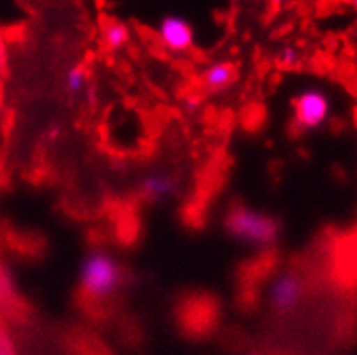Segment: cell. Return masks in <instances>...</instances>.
<instances>
[{"mask_svg":"<svg viewBox=\"0 0 357 355\" xmlns=\"http://www.w3.org/2000/svg\"><path fill=\"white\" fill-rule=\"evenodd\" d=\"M123 266L105 250H91L80 263V292L93 301H107L123 285Z\"/></svg>","mask_w":357,"mask_h":355,"instance_id":"6da1fadb","label":"cell"},{"mask_svg":"<svg viewBox=\"0 0 357 355\" xmlns=\"http://www.w3.org/2000/svg\"><path fill=\"white\" fill-rule=\"evenodd\" d=\"M222 226L233 240L248 246H271L281 233V222L275 217L242 204L231 206L224 213Z\"/></svg>","mask_w":357,"mask_h":355,"instance_id":"7a4b0ae2","label":"cell"},{"mask_svg":"<svg viewBox=\"0 0 357 355\" xmlns=\"http://www.w3.org/2000/svg\"><path fill=\"white\" fill-rule=\"evenodd\" d=\"M291 123L297 132H314L329 121L331 100L322 89L307 87L291 100Z\"/></svg>","mask_w":357,"mask_h":355,"instance_id":"3957f363","label":"cell"},{"mask_svg":"<svg viewBox=\"0 0 357 355\" xmlns=\"http://www.w3.org/2000/svg\"><path fill=\"white\" fill-rule=\"evenodd\" d=\"M304 295V286L301 278L291 270H283L272 279L268 286V305L279 315H287L297 309Z\"/></svg>","mask_w":357,"mask_h":355,"instance_id":"277c9868","label":"cell"},{"mask_svg":"<svg viewBox=\"0 0 357 355\" xmlns=\"http://www.w3.org/2000/svg\"><path fill=\"white\" fill-rule=\"evenodd\" d=\"M158 38L171 52H187L194 45V31L181 16H165L158 25Z\"/></svg>","mask_w":357,"mask_h":355,"instance_id":"5b68a950","label":"cell"},{"mask_svg":"<svg viewBox=\"0 0 357 355\" xmlns=\"http://www.w3.org/2000/svg\"><path fill=\"white\" fill-rule=\"evenodd\" d=\"M141 197L148 203H158V201L169 199L171 195L178 192V180L167 172H151L144 176L139 185Z\"/></svg>","mask_w":357,"mask_h":355,"instance_id":"8992f818","label":"cell"},{"mask_svg":"<svg viewBox=\"0 0 357 355\" xmlns=\"http://www.w3.org/2000/svg\"><path fill=\"white\" fill-rule=\"evenodd\" d=\"M236 78H238V71L235 64L229 61H217L203 71L201 86L208 93H220V91L229 89L236 82Z\"/></svg>","mask_w":357,"mask_h":355,"instance_id":"52a82bcc","label":"cell"},{"mask_svg":"<svg viewBox=\"0 0 357 355\" xmlns=\"http://www.w3.org/2000/svg\"><path fill=\"white\" fill-rule=\"evenodd\" d=\"M102 39L109 50H119V48H123L126 43H128L130 31L125 24L112 20V22L103 25Z\"/></svg>","mask_w":357,"mask_h":355,"instance_id":"ba28073f","label":"cell"},{"mask_svg":"<svg viewBox=\"0 0 357 355\" xmlns=\"http://www.w3.org/2000/svg\"><path fill=\"white\" fill-rule=\"evenodd\" d=\"M64 86H66L68 93L70 94H82L87 87V73L84 70L82 64H77V66L70 68L64 78Z\"/></svg>","mask_w":357,"mask_h":355,"instance_id":"9c48e42d","label":"cell"},{"mask_svg":"<svg viewBox=\"0 0 357 355\" xmlns=\"http://www.w3.org/2000/svg\"><path fill=\"white\" fill-rule=\"evenodd\" d=\"M278 63L283 68H294L298 63V52L294 47H284L283 50L279 52Z\"/></svg>","mask_w":357,"mask_h":355,"instance_id":"30bf717a","label":"cell"},{"mask_svg":"<svg viewBox=\"0 0 357 355\" xmlns=\"http://www.w3.org/2000/svg\"><path fill=\"white\" fill-rule=\"evenodd\" d=\"M0 355H16L15 345L2 325H0Z\"/></svg>","mask_w":357,"mask_h":355,"instance_id":"8fae6325","label":"cell"},{"mask_svg":"<svg viewBox=\"0 0 357 355\" xmlns=\"http://www.w3.org/2000/svg\"><path fill=\"white\" fill-rule=\"evenodd\" d=\"M201 107V100L197 96H187L183 100V109L187 114H196Z\"/></svg>","mask_w":357,"mask_h":355,"instance_id":"7c38bea8","label":"cell"},{"mask_svg":"<svg viewBox=\"0 0 357 355\" xmlns=\"http://www.w3.org/2000/svg\"><path fill=\"white\" fill-rule=\"evenodd\" d=\"M2 63H4V47L0 43V68H2Z\"/></svg>","mask_w":357,"mask_h":355,"instance_id":"4fadbf2b","label":"cell"},{"mask_svg":"<svg viewBox=\"0 0 357 355\" xmlns=\"http://www.w3.org/2000/svg\"><path fill=\"white\" fill-rule=\"evenodd\" d=\"M283 2H284V0H271L272 6H281V4H283Z\"/></svg>","mask_w":357,"mask_h":355,"instance_id":"5bb4252c","label":"cell"},{"mask_svg":"<svg viewBox=\"0 0 357 355\" xmlns=\"http://www.w3.org/2000/svg\"><path fill=\"white\" fill-rule=\"evenodd\" d=\"M352 6L357 9V0H352Z\"/></svg>","mask_w":357,"mask_h":355,"instance_id":"9a60e30c","label":"cell"},{"mask_svg":"<svg viewBox=\"0 0 357 355\" xmlns=\"http://www.w3.org/2000/svg\"><path fill=\"white\" fill-rule=\"evenodd\" d=\"M243 355H256V354H243Z\"/></svg>","mask_w":357,"mask_h":355,"instance_id":"2e32d148","label":"cell"}]
</instances>
